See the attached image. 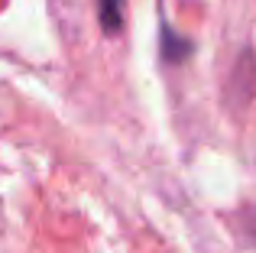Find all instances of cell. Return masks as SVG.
Here are the masks:
<instances>
[{"instance_id": "cell-1", "label": "cell", "mask_w": 256, "mask_h": 253, "mask_svg": "<svg viewBox=\"0 0 256 253\" xmlns=\"http://www.w3.org/2000/svg\"><path fill=\"white\" fill-rule=\"evenodd\" d=\"M98 13H100V26L104 32H120L124 26V0H98Z\"/></svg>"}]
</instances>
